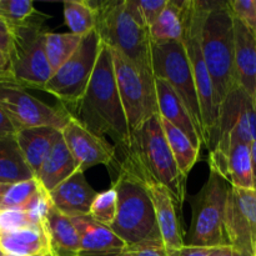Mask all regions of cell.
<instances>
[{
    "label": "cell",
    "instance_id": "34",
    "mask_svg": "<svg viewBox=\"0 0 256 256\" xmlns=\"http://www.w3.org/2000/svg\"><path fill=\"white\" fill-rule=\"evenodd\" d=\"M229 5L234 16L256 32V0H232Z\"/></svg>",
    "mask_w": 256,
    "mask_h": 256
},
{
    "label": "cell",
    "instance_id": "12",
    "mask_svg": "<svg viewBox=\"0 0 256 256\" xmlns=\"http://www.w3.org/2000/svg\"><path fill=\"white\" fill-rule=\"evenodd\" d=\"M256 140V100L236 85L222 102L212 155H225L234 144Z\"/></svg>",
    "mask_w": 256,
    "mask_h": 256
},
{
    "label": "cell",
    "instance_id": "8",
    "mask_svg": "<svg viewBox=\"0 0 256 256\" xmlns=\"http://www.w3.org/2000/svg\"><path fill=\"white\" fill-rule=\"evenodd\" d=\"M212 2L192 0L189 22L184 36V45L186 48L188 56L192 64L198 95L202 108V125H204L205 146L212 152L215 146L218 119H219V106L215 98L214 85L209 69L205 62L202 48V29L206 12H209Z\"/></svg>",
    "mask_w": 256,
    "mask_h": 256
},
{
    "label": "cell",
    "instance_id": "45",
    "mask_svg": "<svg viewBox=\"0 0 256 256\" xmlns=\"http://www.w3.org/2000/svg\"><path fill=\"white\" fill-rule=\"evenodd\" d=\"M119 256H134V254H132V252H130L129 250H126V249H125L124 252H122V254H120Z\"/></svg>",
    "mask_w": 256,
    "mask_h": 256
},
{
    "label": "cell",
    "instance_id": "2",
    "mask_svg": "<svg viewBox=\"0 0 256 256\" xmlns=\"http://www.w3.org/2000/svg\"><path fill=\"white\" fill-rule=\"evenodd\" d=\"M96 32L102 42L129 58L140 72L155 79L152 62L150 29L138 0L95 2Z\"/></svg>",
    "mask_w": 256,
    "mask_h": 256
},
{
    "label": "cell",
    "instance_id": "39",
    "mask_svg": "<svg viewBox=\"0 0 256 256\" xmlns=\"http://www.w3.org/2000/svg\"><path fill=\"white\" fill-rule=\"evenodd\" d=\"M12 26L2 18H0V52L6 55L9 54L10 46H12Z\"/></svg>",
    "mask_w": 256,
    "mask_h": 256
},
{
    "label": "cell",
    "instance_id": "4",
    "mask_svg": "<svg viewBox=\"0 0 256 256\" xmlns=\"http://www.w3.org/2000/svg\"><path fill=\"white\" fill-rule=\"evenodd\" d=\"M125 155L169 190L182 215L186 198V176L182 175L175 162L159 114L152 115L132 132L129 149Z\"/></svg>",
    "mask_w": 256,
    "mask_h": 256
},
{
    "label": "cell",
    "instance_id": "23",
    "mask_svg": "<svg viewBox=\"0 0 256 256\" xmlns=\"http://www.w3.org/2000/svg\"><path fill=\"white\" fill-rule=\"evenodd\" d=\"M62 136V130L52 126H38L22 129L15 134L16 142L25 162L32 169L35 178L42 164L49 156L56 140Z\"/></svg>",
    "mask_w": 256,
    "mask_h": 256
},
{
    "label": "cell",
    "instance_id": "46",
    "mask_svg": "<svg viewBox=\"0 0 256 256\" xmlns=\"http://www.w3.org/2000/svg\"><path fill=\"white\" fill-rule=\"evenodd\" d=\"M42 256H55V255L52 254V252L49 250V252H45V254H42Z\"/></svg>",
    "mask_w": 256,
    "mask_h": 256
},
{
    "label": "cell",
    "instance_id": "24",
    "mask_svg": "<svg viewBox=\"0 0 256 256\" xmlns=\"http://www.w3.org/2000/svg\"><path fill=\"white\" fill-rule=\"evenodd\" d=\"M192 0H169L159 19L150 28L152 42H184Z\"/></svg>",
    "mask_w": 256,
    "mask_h": 256
},
{
    "label": "cell",
    "instance_id": "31",
    "mask_svg": "<svg viewBox=\"0 0 256 256\" xmlns=\"http://www.w3.org/2000/svg\"><path fill=\"white\" fill-rule=\"evenodd\" d=\"M42 190L36 178L25 182L12 184L8 188L0 204V212L8 209H22L25 205L32 202V198Z\"/></svg>",
    "mask_w": 256,
    "mask_h": 256
},
{
    "label": "cell",
    "instance_id": "41",
    "mask_svg": "<svg viewBox=\"0 0 256 256\" xmlns=\"http://www.w3.org/2000/svg\"><path fill=\"white\" fill-rule=\"evenodd\" d=\"M0 80H9V58L0 52Z\"/></svg>",
    "mask_w": 256,
    "mask_h": 256
},
{
    "label": "cell",
    "instance_id": "27",
    "mask_svg": "<svg viewBox=\"0 0 256 256\" xmlns=\"http://www.w3.org/2000/svg\"><path fill=\"white\" fill-rule=\"evenodd\" d=\"M34 178L15 135L0 138V182L12 185Z\"/></svg>",
    "mask_w": 256,
    "mask_h": 256
},
{
    "label": "cell",
    "instance_id": "35",
    "mask_svg": "<svg viewBox=\"0 0 256 256\" xmlns=\"http://www.w3.org/2000/svg\"><path fill=\"white\" fill-rule=\"evenodd\" d=\"M26 226H34V225L30 224L22 209H8L0 212V232H14Z\"/></svg>",
    "mask_w": 256,
    "mask_h": 256
},
{
    "label": "cell",
    "instance_id": "3",
    "mask_svg": "<svg viewBox=\"0 0 256 256\" xmlns=\"http://www.w3.org/2000/svg\"><path fill=\"white\" fill-rule=\"evenodd\" d=\"M112 186L118 194V208L110 229L125 242L126 249L164 245L146 188L126 159L120 164Z\"/></svg>",
    "mask_w": 256,
    "mask_h": 256
},
{
    "label": "cell",
    "instance_id": "40",
    "mask_svg": "<svg viewBox=\"0 0 256 256\" xmlns=\"http://www.w3.org/2000/svg\"><path fill=\"white\" fill-rule=\"evenodd\" d=\"M16 132L18 129L14 125V122L0 109V138L12 136V135H15Z\"/></svg>",
    "mask_w": 256,
    "mask_h": 256
},
{
    "label": "cell",
    "instance_id": "49",
    "mask_svg": "<svg viewBox=\"0 0 256 256\" xmlns=\"http://www.w3.org/2000/svg\"><path fill=\"white\" fill-rule=\"evenodd\" d=\"M0 252H2V248H0Z\"/></svg>",
    "mask_w": 256,
    "mask_h": 256
},
{
    "label": "cell",
    "instance_id": "18",
    "mask_svg": "<svg viewBox=\"0 0 256 256\" xmlns=\"http://www.w3.org/2000/svg\"><path fill=\"white\" fill-rule=\"evenodd\" d=\"M72 220L80 236L78 256H119L126 249L125 242L109 226L94 222L89 215Z\"/></svg>",
    "mask_w": 256,
    "mask_h": 256
},
{
    "label": "cell",
    "instance_id": "32",
    "mask_svg": "<svg viewBox=\"0 0 256 256\" xmlns=\"http://www.w3.org/2000/svg\"><path fill=\"white\" fill-rule=\"evenodd\" d=\"M116 208L118 194L115 188L112 186L104 192L96 195L90 209L89 216L94 222L110 228L116 216Z\"/></svg>",
    "mask_w": 256,
    "mask_h": 256
},
{
    "label": "cell",
    "instance_id": "7",
    "mask_svg": "<svg viewBox=\"0 0 256 256\" xmlns=\"http://www.w3.org/2000/svg\"><path fill=\"white\" fill-rule=\"evenodd\" d=\"M42 22V19L32 16L24 24L12 26L9 79L24 89L42 90L54 74L45 54Z\"/></svg>",
    "mask_w": 256,
    "mask_h": 256
},
{
    "label": "cell",
    "instance_id": "38",
    "mask_svg": "<svg viewBox=\"0 0 256 256\" xmlns=\"http://www.w3.org/2000/svg\"><path fill=\"white\" fill-rule=\"evenodd\" d=\"M126 250L132 252L134 256H172L165 245H146V246L132 248V249Z\"/></svg>",
    "mask_w": 256,
    "mask_h": 256
},
{
    "label": "cell",
    "instance_id": "5",
    "mask_svg": "<svg viewBox=\"0 0 256 256\" xmlns=\"http://www.w3.org/2000/svg\"><path fill=\"white\" fill-rule=\"evenodd\" d=\"M202 48L218 106L236 86L234 14L229 2H212L202 29Z\"/></svg>",
    "mask_w": 256,
    "mask_h": 256
},
{
    "label": "cell",
    "instance_id": "36",
    "mask_svg": "<svg viewBox=\"0 0 256 256\" xmlns=\"http://www.w3.org/2000/svg\"><path fill=\"white\" fill-rule=\"evenodd\" d=\"M139 2L140 12L144 18L146 25L150 28L156 22L169 0H138Z\"/></svg>",
    "mask_w": 256,
    "mask_h": 256
},
{
    "label": "cell",
    "instance_id": "6",
    "mask_svg": "<svg viewBox=\"0 0 256 256\" xmlns=\"http://www.w3.org/2000/svg\"><path fill=\"white\" fill-rule=\"evenodd\" d=\"M232 185L210 168L206 182L192 198V218L186 245L190 246H230L226 235V204Z\"/></svg>",
    "mask_w": 256,
    "mask_h": 256
},
{
    "label": "cell",
    "instance_id": "47",
    "mask_svg": "<svg viewBox=\"0 0 256 256\" xmlns=\"http://www.w3.org/2000/svg\"><path fill=\"white\" fill-rule=\"evenodd\" d=\"M252 256H256V240L254 242V248H252Z\"/></svg>",
    "mask_w": 256,
    "mask_h": 256
},
{
    "label": "cell",
    "instance_id": "9",
    "mask_svg": "<svg viewBox=\"0 0 256 256\" xmlns=\"http://www.w3.org/2000/svg\"><path fill=\"white\" fill-rule=\"evenodd\" d=\"M152 62L154 78L169 82L179 95L205 144L199 95L184 42H152Z\"/></svg>",
    "mask_w": 256,
    "mask_h": 256
},
{
    "label": "cell",
    "instance_id": "16",
    "mask_svg": "<svg viewBox=\"0 0 256 256\" xmlns=\"http://www.w3.org/2000/svg\"><path fill=\"white\" fill-rule=\"evenodd\" d=\"M62 132L65 144L74 156L80 172H84L95 165L109 166L115 160L116 146L110 144L104 138L85 129L74 118H70Z\"/></svg>",
    "mask_w": 256,
    "mask_h": 256
},
{
    "label": "cell",
    "instance_id": "22",
    "mask_svg": "<svg viewBox=\"0 0 256 256\" xmlns=\"http://www.w3.org/2000/svg\"><path fill=\"white\" fill-rule=\"evenodd\" d=\"M42 228L49 242V250L55 256L79 255L80 236L72 218L62 214L52 202L45 212Z\"/></svg>",
    "mask_w": 256,
    "mask_h": 256
},
{
    "label": "cell",
    "instance_id": "44",
    "mask_svg": "<svg viewBox=\"0 0 256 256\" xmlns=\"http://www.w3.org/2000/svg\"><path fill=\"white\" fill-rule=\"evenodd\" d=\"M8 188H9V184H2V182H0V204H2V196H4V194L6 192Z\"/></svg>",
    "mask_w": 256,
    "mask_h": 256
},
{
    "label": "cell",
    "instance_id": "14",
    "mask_svg": "<svg viewBox=\"0 0 256 256\" xmlns=\"http://www.w3.org/2000/svg\"><path fill=\"white\" fill-rule=\"evenodd\" d=\"M125 159L132 164L146 188L148 194L154 205L158 225H159L165 248L170 252H176L185 245L184 230L182 226V215L169 190L164 185L158 182L154 178L150 176L148 172H145L132 158L125 155Z\"/></svg>",
    "mask_w": 256,
    "mask_h": 256
},
{
    "label": "cell",
    "instance_id": "26",
    "mask_svg": "<svg viewBox=\"0 0 256 256\" xmlns=\"http://www.w3.org/2000/svg\"><path fill=\"white\" fill-rule=\"evenodd\" d=\"M2 252L12 256H42L49 252V242L40 226H26L0 232Z\"/></svg>",
    "mask_w": 256,
    "mask_h": 256
},
{
    "label": "cell",
    "instance_id": "21",
    "mask_svg": "<svg viewBox=\"0 0 256 256\" xmlns=\"http://www.w3.org/2000/svg\"><path fill=\"white\" fill-rule=\"evenodd\" d=\"M155 90L160 116L182 130L192 144L200 149L204 140L179 95L170 86L169 82L162 79H155Z\"/></svg>",
    "mask_w": 256,
    "mask_h": 256
},
{
    "label": "cell",
    "instance_id": "25",
    "mask_svg": "<svg viewBox=\"0 0 256 256\" xmlns=\"http://www.w3.org/2000/svg\"><path fill=\"white\" fill-rule=\"evenodd\" d=\"M76 170H79V166L70 152L69 148L65 144L62 132V136L56 140L49 156L42 164L36 180L39 182L42 189L49 194L58 185L72 176Z\"/></svg>",
    "mask_w": 256,
    "mask_h": 256
},
{
    "label": "cell",
    "instance_id": "20",
    "mask_svg": "<svg viewBox=\"0 0 256 256\" xmlns=\"http://www.w3.org/2000/svg\"><path fill=\"white\" fill-rule=\"evenodd\" d=\"M209 168L219 172L232 188L255 190L250 145L234 144L225 155L209 156Z\"/></svg>",
    "mask_w": 256,
    "mask_h": 256
},
{
    "label": "cell",
    "instance_id": "13",
    "mask_svg": "<svg viewBox=\"0 0 256 256\" xmlns=\"http://www.w3.org/2000/svg\"><path fill=\"white\" fill-rule=\"evenodd\" d=\"M0 109L14 122L18 132L38 126L62 130L72 118L60 104L58 106L45 104L9 80H0Z\"/></svg>",
    "mask_w": 256,
    "mask_h": 256
},
{
    "label": "cell",
    "instance_id": "48",
    "mask_svg": "<svg viewBox=\"0 0 256 256\" xmlns=\"http://www.w3.org/2000/svg\"><path fill=\"white\" fill-rule=\"evenodd\" d=\"M0 256H5V254L2 252H0Z\"/></svg>",
    "mask_w": 256,
    "mask_h": 256
},
{
    "label": "cell",
    "instance_id": "29",
    "mask_svg": "<svg viewBox=\"0 0 256 256\" xmlns=\"http://www.w3.org/2000/svg\"><path fill=\"white\" fill-rule=\"evenodd\" d=\"M82 40V35L72 34L70 32H62V34L45 32V54H46L52 72L60 69L72 58V55L79 48Z\"/></svg>",
    "mask_w": 256,
    "mask_h": 256
},
{
    "label": "cell",
    "instance_id": "17",
    "mask_svg": "<svg viewBox=\"0 0 256 256\" xmlns=\"http://www.w3.org/2000/svg\"><path fill=\"white\" fill-rule=\"evenodd\" d=\"M98 192L86 182L84 172L76 170L48 194L55 209L69 218L86 216Z\"/></svg>",
    "mask_w": 256,
    "mask_h": 256
},
{
    "label": "cell",
    "instance_id": "15",
    "mask_svg": "<svg viewBox=\"0 0 256 256\" xmlns=\"http://www.w3.org/2000/svg\"><path fill=\"white\" fill-rule=\"evenodd\" d=\"M225 226L230 246L252 254L256 240V190L230 186Z\"/></svg>",
    "mask_w": 256,
    "mask_h": 256
},
{
    "label": "cell",
    "instance_id": "28",
    "mask_svg": "<svg viewBox=\"0 0 256 256\" xmlns=\"http://www.w3.org/2000/svg\"><path fill=\"white\" fill-rule=\"evenodd\" d=\"M160 122H162L168 144H169L170 149H172V155L175 158V162H176L178 166H179L182 175H185L188 178L189 172H192V169L196 164L198 159H199L200 149H198L192 144V140L182 130L174 126L172 122H169L162 116H160Z\"/></svg>",
    "mask_w": 256,
    "mask_h": 256
},
{
    "label": "cell",
    "instance_id": "11",
    "mask_svg": "<svg viewBox=\"0 0 256 256\" xmlns=\"http://www.w3.org/2000/svg\"><path fill=\"white\" fill-rule=\"evenodd\" d=\"M112 52L118 90L132 132L152 115L159 114L155 79L145 76L124 54L114 49Z\"/></svg>",
    "mask_w": 256,
    "mask_h": 256
},
{
    "label": "cell",
    "instance_id": "1",
    "mask_svg": "<svg viewBox=\"0 0 256 256\" xmlns=\"http://www.w3.org/2000/svg\"><path fill=\"white\" fill-rule=\"evenodd\" d=\"M66 112L92 134L109 136L126 154L132 132L118 90L112 52L104 42L84 95Z\"/></svg>",
    "mask_w": 256,
    "mask_h": 256
},
{
    "label": "cell",
    "instance_id": "30",
    "mask_svg": "<svg viewBox=\"0 0 256 256\" xmlns=\"http://www.w3.org/2000/svg\"><path fill=\"white\" fill-rule=\"evenodd\" d=\"M64 19L70 32L84 36L96 28L95 2L66 0L64 2Z\"/></svg>",
    "mask_w": 256,
    "mask_h": 256
},
{
    "label": "cell",
    "instance_id": "33",
    "mask_svg": "<svg viewBox=\"0 0 256 256\" xmlns=\"http://www.w3.org/2000/svg\"><path fill=\"white\" fill-rule=\"evenodd\" d=\"M36 14L32 0H0V18L10 26L24 24Z\"/></svg>",
    "mask_w": 256,
    "mask_h": 256
},
{
    "label": "cell",
    "instance_id": "43",
    "mask_svg": "<svg viewBox=\"0 0 256 256\" xmlns=\"http://www.w3.org/2000/svg\"><path fill=\"white\" fill-rule=\"evenodd\" d=\"M250 156H252V178H254V185L256 190V140L250 145Z\"/></svg>",
    "mask_w": 256,
    "mask_h": 256
},
{
    "label": "cell",
    "instance_id": "10",
    "mask_svg": "<svg viewBox=\"0 0 256 256\" xmlns=\"http://www.w3.org/2000/svg\"><path fill=\"white\" fill-rule=\"evenodd\" d=\"M102 44V38L96 29L84 35L76 52L52 74L42 92L56 98L65 110L75 106L89 85Z\"/></svg>",
    "mask_w": 256,
    "mask_h": 256
},
{
    "label": "cell",
    "instance_id": "37",
    "mask_svg": "<svg viewBox=\"0 0 256 256\" xmlns=\"http://www.w3.org/2000/svg\"><path fill=\"white\" fill-rule=\"evenodd\" d=\"M225 246L222 248H205V246H190L185 244L176 252H170L172 256H218Z\"/></svg>",
    "mask_w": 256,
    "mask_h": 256
},
{
    "label": "cell",
    "instance_id": "19",
    "mask_svg": "<svg viewBox=\"0 0 256 256\" xmlns=\"http://www.w3.org/2000/svg\"><path fill=\"white\" fill-rule=\"evenodd\" d=\"M236 84L256 100V32L234 16Z\"/></svg>",
    "mask_w": 256,
    "mask_h": 256
},
{
    "label": "cell",
    "instance_id": "42",
    "mask_svg": "<svg viewBox=\"0 0 256 256\" xmlns=\"http://www.w3.org/2000/svg\"><path fill=\"white\" fill-rule=\"evenodd\" d=\"M218 256H252V254L234 246H225L222 252Z\"/></svg>",
    "mask_w": 256,
    "mask_h": 256
}]
</instances>
